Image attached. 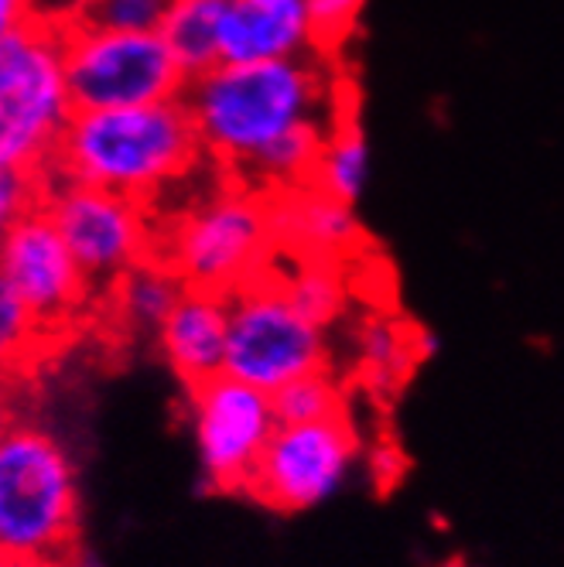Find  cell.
<instances>
[{
    "mask_svg": "<svg viewBox=\"0 0 564 567\" xmlns=\"http://www.w3.org/2000/svg\"><path fill=\"white\" fill-rule=\"evenodd\" d=\"M157 257L185 288L229 298L280 260L270 195L216 172V188L195 192L175 213H157Z\"/></svg>",
    "mask_w": 564,
    "mask_h": 567,
    "instance_id": "3",
    "label": "cell"
},
{
    "mask_svg": "<svg viewBox=\"0 0 564 567\" xmlns=\"http://www.w3.org/2000/svg\"><path fill=\"white\" fill-rule=\"evenodd\" d=\"M11 424H14V421H11V411H8V400L0 396V437L8 434V427H11Z\"/></svg>",
    "mask_w": 564,
    "mask_h": 567,
    "instance_id": "27",
    "label": "cell"
},
{
    "mask_svg": "<svg viewBox=\"0 0 564 567\" xmlns=\"http://www.w3.org/2000/svg\"><path fill=\"white\" fill-rule=\"evenodd\" d=\"M288 270H277L280 288L288 291L291 305L321 329H332L349 308V277L342 260H318V257H285Z\"/></svg>",
    "mask_w": 564,
    "mask_h": 567,
    "instance_id": "16",
    "label": "cell"
},
{
    "mask_svg": "<svg viewBox=\"0 0 564 567\" xmlns=\"http://www.w3.org/2000/svg\"><path fill=\"white\" fill-rule=\"evenodd\" d=\"M45 175L28 172H4L0 168V236H4L18 219L42 206Z\"/></svg>",
    "mask_w": 564,
    "mask_h": 567,
    "instance_id": "24",
    "label": "cell"
},
{
    "mask_svg": "<svg viewBox=\"0 0 564 567\" xmlns=\"http://www.w3.org/2000/svg\"><path fill=\"white\" fill-rule=\"evenodd\" d=\"M370 175H373L370 141L356 124V116H346L342 124L329 131L326 144H321L311 185L332 198L349 202V206H359V198L370 188Z\"/></svg>",
    "mask_w": 564,
    "mask_h": 567,
    "instance_id": "17",
    "label": "cell"
},
{
    "mask_svg": "<svg viewBox=\"0 0 564 567\" xmlns=\"http://www.w3.org/2000/svg\"><path fill=\"white\" fill-rule=\"evenodd\" d=\"M38 18H42V11H38L34 0H0V45L11 42L18 31H24Z\"/></svg>",
    "mask_w": 564,
    "mask_h": 567,
    "instance_id": "25",
    "label": "cell"
},
{
    "mask_svg": "<svg viewBox=\"0 0 564 567\" xmlns=\"http://www.w3.org/2000/svg\"><path fill=\"white\" fill-rule=\"evenodd\" d=\"M4 567H69L62 560H45V557H4Z\"/></svg>",
    "mask_w": 564,
    "mask_h": 567,
    "instance_id": "26",
    "label": "cell"
},
{
    "mask_svg": "<svg viewBox=\"0 0 564 567\" xmlns=\"http://www.w3.org/2000/svg\"><path fill=\"white\" fill-rule=\"evenodd\" d=\"M203 172H209V161L185 100L75 110L49 168L52 178L96 185L154 209Z\"/></svg>",
    "mask_w": 564,
    "mask_h": 567,
    "instance_id": "2",
    "label": "cell"
},
{
    "mask_svg": "<svg viewBox=\"0 0 564 567\" xmlns=\"http://www.w3.org/2000/svg\"><path fill=\"white\" fill-rule=\"evenodd\" d=\"M62 14H42L0 45V168L49 175L72 116Z\"/></svg>",
    "mask_w": 564,
    "mask_h": 567,
    "instance_id": "5",
    "label": "cell"
},
{
    "mask_svg": "<svg viewBox=\"0 0 564 567\" xmlns=\"http://www.w3.org/2000/svg\"><path fill=\"white\" fill-rule=\"evenodd\" d=\"M223 0H175V8L161 28L172 55L188 79L219 65V34H223Z\"/></svg>",
    "mask_w": 564,
    "mask_h": 567,
    "instance_id": "18",
    "label": "cell"
},
{
    "mask_svg": "<svg viewBox=\"0 0 564 567\" xmlns=\"http://www.w3.org/2000/svg\"><path fill=\"white\" fill-rule=\"evenodd\" d=\"M55 339L24 305V298L0 277V373H18L31 367L34 355Z\"/></svg>",
    "mask_w": 564,
    "mask_h": 567,
    "instance_id": "19",
    "label": "cell"
},
{
    "mask_svg": "<svg viewBox=\"0 0 564 567\" xmlns=\"http://www.w3.org/2000/svg\"><path fill=\"white\" fill-rule=\"evenodd\" d=\"M359 458L349 414L315 424H277L247 493L277 513H305L329 503Z\"/></svg>",
    "mask_w": 564,
    "mask_h": 567,
    "instance_id": "9",
    "label": "cell"
},
{
    "mask_svg": "<svg viewBox=\"0 0 564 567\" xmlns=\"http://www.w3.org/2000/svg\"><path fill=\"white\" fill-rule=\"evenodd\" d=\"M79 482L62 441L14 421L0 437V554L62 560L75 550Z\"/></svg>",
    "mask_w": 564,
    "mask_h": 567,
    "instance_id": "4",
    "label": "cell"
},
{
    "mask_svg": "<svg viewBox=\"0 0 564 567\" xmlns=\"http://www.w3.org/2000/svg\"><path fill=\"white\" fill-rule=\"evenodd\" d=\"M270 396H274L277 424H315V421H329V417L346 414V396L329 370L298 377L295 383L280 386Z\"/></svg>",
    "mask_w": 564,
    "mask_h": 567,
    "instance_id": "21",
    "label": "cell"
},
{
    "mask_svg": "<svg viewBox=\"0 0 564 567\" xmlns=\"http://www.w3.org/2000/svg\"><path fill=\"white\" fill-rule=\"evenodd\" d=\"M326 52L308 0H236L223 11L219 62L257 65Z\"/></svg>",
    "mask_w": 564,
    "mask_h": 567,
    "instance_id": "12",
    "label": "cell"
},
{
    "mask_svg": "<svg viewBox=\"0 0 564 567\" xmlns=\"http://www.w3.org/2000/svg\"><path fill=\"white\" fill-rule=\"evenodd\" d=\"M161 355L172 373L192 390L226 370L229 298L203 288H185L165 326L157 329Z\"/></svg>",
    "mask_w": 564,
    "mask_h": 567,
    "instance_id": "14",
    "label": "cell"
},
{
    "mask_svg": "<svg viewBox=\"0 0 564 567\" xmlns=\"http://www.w3.org/2000/svg\"><path fill=\"white\" fill-rule=\"evenodd\" d=\"M0 567H4V554H0Z\"/></svg>",
    "mask_w": 564,
    "mask_h": 567,
    "instance_id": "29",
    "label": "cell"
},
{
    "mask_svg": "<svg viewBox=\"0 0 564 567\" xmlns=\"http://www.w3.org/2000/svg\"><path fill=\"white\" fill-rule=\"evenodd\" d=\"M0 277L24 298L52 339L69 332L96 298L93 284L42 206L0 236Z\"/></svg>",
    "mask_w": 564,
    "mask_h": 567,
    "instance_id": "11",
    "label": "cell"
},
{
    "mask_svg": "<svg viewBox=\"0 0 564 567\" xmlns=\"http://www.w3.org/2000/svg\"><path fill=\"white\" fill-rule=\"evenodd\" d=\"M42 209L52 216L96 295L157 254V209L96 185L45 175Z\"/></svg>",
    "mask_w": 564,
    "mask_h": 567,
    "instance_id": "8",
    "label": "cell"
},
{
    "mask_svg": "<svg viewBox=\"0 0 564 567\" xmlns=\"http://www.w3.org/2000/svg\"><path fill=\"white\" fill-rule=\"evenodd\" d=\"M321 370H329L326 329L291 305L274 270L229 295V346L223 373L264 393H277L298 377Z\"/></svg>",
    "mask_w": 564,
    "mask_h": 567,
    "instance_id": "7",
    "label": "cell"
},
{
    "mask_svg": "<svg viewBox=\"0 0 564 567\" xmlns=\"http://www.w3.org/2000/svg\"><path fill=\"white\" fill-rule=\"evenodd\" d=\"M223 4H236V0H223Z\"/></svg>",
    "mask_w": 564,
    "mask_h": 567,
    "instance_id": "28",
    "label": "cell"
},
{
    "mask_svg": "<svg viewBox=\"0 0 564 567\" xmlns=\"http://www.w3.org/2000/svg\"><path fill=\"white\" fill-rule=\"evenodd\" d=\"M65 24V83L72 110H120L182 100L188 75L161 31Z\"/></svg>",
    "mask_w": 564,
    "mask_h": 567,
    "instance_id": "6",
    "label": "cell"
},
{
    "mask_svg": "<svg viewBox=\"0 0 564 567\" xmlns=\"http://www.w3.org/2000/svg\"><path fill=\"white\" fill-rule=\"evenodd\" d=\"M308 8L315 18V31H318L321 49L339 55L349 38L356 34V24L362 18L367 0H308Z\"/></svg>",
    "mask_w": 564,
    "mask_h": 567,
    "instance_id": "23",
    "label": "cell"
},
{
    "mask_svg": "<svg viewBox=\"0 0 564 567\" xmlns=\"http://www.w3.org/2000/svg\"><path fill=\"white\" fill-rule=\"evenodd\" d=\"M188 414L206 482L216 493H247L267 441L277 431L274 396L219 373L188 390Z\"/></svg>",
    "mask_w": 564,
    "mask_h": 567,
    "instance_id": "10",
    "label": "cell"
},
{
    "mask_svg": "<svg viewBox=\"0 0 564 567\" xmlns=\"http://www.w3.org/2000/svg\"><path fill=\"white\" fill-rule=\"evenodd\" d=\"M182 291H185V280L154 254L141 260L137 267H131L106 295L124 326L157 332L165 326V318L172 315V308L178 305Z\"/></svg>",
    "mask_w": 564,
    "mask_h": 567,
    "instance_id": "15",
    "label": "cell"
},
{
    "mask_svg": "<svg viewBox=\"0 0 564 567\" xmlns=\"http://www.w3.org/2000/svg\"><path fill=\"white\" fill-rule=\"evenodd\" d=\"M352 86L339 55L229 65L188 79L182 93L209 168L254 185L267 161L298 137L329 134L346 116Z\"/></svg>",
    "mask_w": 564,
    "mask_h": 567,
    "instance_id": "1",
    "label": "cell"
},
{
    "mask_svg": "<svg viewBox=\"0 0 564 567\" xmlns=\"http://www.w3.org/2000/svg\"><path fill=\"white\" fill-rule=\"evenodd\" d=\"M359 355H362V367L367 373L380 383H400L408 377L411 362L418 355H424L418 349V342L408 336V329L400 326L393 318H370L367 329L359 336Z\"/></svg>",
    "mask_w": 564,
    "mask_h": 567,
    "instance_id": "20",
    "label": "cell"
},
{
    "mask_svg": "<svg viewBox=\"0 0 564 567\" xmlns=\"http://www.w3.org/2000/svg\"><path fill=\"white\" fill-rule=\"evenodd\" d=\"M270 219L280 257H318L346 264L356 250H362V239H367L356 206L318 192L315 185L270 195Z\"/></svg>",
    "mask_w": 564,
    "mask_h": 567,
    "instance_id": "13",
    "label": "cell"
},
{
    "mask_svg": "<svg viewBox=\"0 0 564 567\" xmlns=\"http://www.w3.org/2000/svg\"><path fill=\"white\" fill-rule=\"evenodd\" d=\"M175 0H75L65 11L69 21L106 31H161Z\"/></svg>",
    "mask_w": 564,
    "mask_h": 567,
    "instance_id": "22",
    "label": "cell"
}]
</instances>
